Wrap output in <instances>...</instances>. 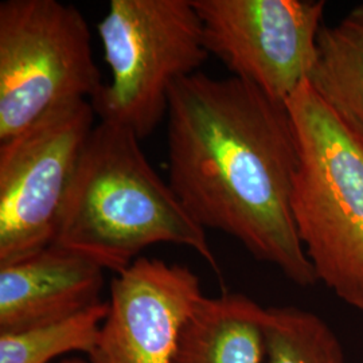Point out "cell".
Masks as SVG:
<instances>
[{
	"mask_svg": "<svg viewBox=\"0 0 363 363\" xmlns=\"http://www.w3.org/2000/svg\"><path fill=\"white\" fill-rule=\"evenodd\" d=\"M104 271L55 244L0 265V333L62 320L101 303Z\"/></svg>",
	"mask_w": 363,
	"mask_h": 363,
	"instance_id": "9c48e42d",
	"label": "cell"
},
{
	"mask_svg": "<svg viewBox=\"0 0 363 363\" xmlns=\"http://www.w3.org/2000/svg\"><path fill=\"white\" fill-rule=\"evenodd\" d=\"M308 84L363 143V4L337 25L322 27Z\"/></svg>",
	"mask_w": 363,
	"mask_h": 363,
	"instance_id": "8fae6325",
	"label": "cell"
},
{
	"mask_svg": "<svg viewBox=\"0 0 363 363\" xmlns=\"http://www.w3.org/2000/svg\"><path fill=\"white\" fill-rule=\"evenodd\" d=\"M264 363H346L335 331L298 307H265Z\"/></svg>",
	"mask_w": 363,
	"mask_h": 363,
	"instance_id": "7c38bea8",
	"label": "cell"
},
{
	"mask_svg": "<svg viewBox=\"0 0 363 363\" xmlns=\"http://www.w3.org/2000/svg\"><path fill=\"white\" fill-rule=\"evenodd\" d=\"M130 130L100 121L72 182L54 244L101 268L127 269L144 249L174 244L195 250L218 272L206 230L163 181Z\"/></svg>",
	"mask_w": 363,
	"mask_h": 363,
	"instance_id": "7a4b0ae2",
	"label": "cell"
},
{
	"mask_svg": "<svg viewBox=\"0 0 363 363\" xmlns=\"http://www.w3.org/2000/svg\"><path fill=\"white\" fill-rule=\"evenodd\" d=\"M208 54L233 77L286 104L306 84L323 27V0H193Z\"/></svg>",
	"mask_w": 363,
	"mask_h": 363,
	"instance_id": "52a82bcc",
	"label": "cell"
},
{
	"mask_svg": "<svg viewBox=\"0 0 363 363\" xmlns=\"http://www.w3.org/2000/svg\"><path fill=\"white\" fill-rule=\"evenodd\" d=\"M265 307L242 294L203 296L182 330L172 363H264Z\"/></svg>",
	"mask_w": 363,
	"mask_h": 363,
	"instance_id": "30bf717a",
	"label": "cell"
},
{
	"mask_svg": "<svg viewBox=\"0 0 363 363\" xmlns=\"http://www.w3.org/2000/svg\"><path fill=\"white\" fill-rule=\"evenodd\" d=\"M108 313V301L62 320L0 333V363H48L69 352H91Z\"/></svg>",
	"mask_w": 363,
	"mask_h": 363,
	"instance_id": "4fadbf2b",
	"label": "cell"
},
{
	"mask_svg": "<svg viewBox=\"0 0 363 363\" xmlns=\"http://www.w3.org/2000/svg\"><path fill=\"white\" fill-rule=\"evenodd\" d=\"M298 139L292 211L318 281L363 312V143L308 81L286 103Z\"/></svg>",
	"mask_w": 363,
	"mask_h": 363,
	"instance_id": "3957f363",
	"label": "cell"
},
{
	"mask_svg": "<svg viewBox=\"0 0 363 363\" xmlns=\"http://www.w3.org/2000/svg\"><path fill=\"white\" fill-rule=\"evenodd\" d=\"M97 31L111 81L91 106L142 140L167 116L174 84L210 55L201 18L193 0H111Z\"/></svg>",
	"mask_w": 363,
	"mask_h": 363,
	"instance_id": "277c9868",
	"label": "cell"
},
{
	"mask_svg": "<svg viewBox=\"0 0 363 363\" xmlns=\"http://www.w3.org/2000/svg\"><path fill=\"white\" fill-rule=\"evenodd\" d=\"M60 363H86V361L79 359V358H69V359H64L62 362Z\"/></svg>",
	"mask_w": 363,
	"mask_h": 363,
	"instance_id": "5bb4252c",
	"label": "cell"
},
{
	"mask_svg": "<svg viewBox=\"0 0 363 363\" xmlns=\"http://www.w3.org/2000/svg\"><path fill=\"white\" fill-rule=\"evenodd\" d=\"M94 118L81 101L0 143V265L54 244Z\"/></svg>",
	"mask_w": 363,
	"mask_h": 363,
	"instance_id": "8992f818",
	"label": "cell"
},
{
	"mask_svg": "<svg viewBox=\"0 0 363 363\" xmlns=\"http://www.w3.org/2000/svg\"><path fill=\"white\" fill-rule=\"evenodd\" d=\"M203 296L190 268L139 257L111 283L108 313L86 363H172Z\"/></svg>",
	"mask_w": 363,
	"mask_h": 363,
	"instance_id": "ba28073f",
	"label": "cell"
},
{
	"mask_svg": "<svg viewBox=\"0 0 363 363\" xmlns=\"http://www.w3.org/2000/svg\"><path fill=\"white\" fill-rule=\"evenodd\" d=\"M166 118L169 183L189 214L296 286L316 284L292 211L298 148L286 104L196 72L171 88Z\"/></svg>",
	"mask_w": 363,
	"mask_h": 363,
	"instance_id": "6da1fadb",
	"label": "cell"
},
{
	"mask_svg": "<svg viewBox=\"0 0 363 363\" xmlns=\"http://www.w3.org/2000/svg\"><path fill=\"white\" fill-rule=\"evenodd\" d=\"M103 85L89 26L76 6L0 3V143L54 111L91 101Z\"/></svg>",
	"mask_w": 363,
	"mask_h": 363,
	"instance_id": "5b68a950",
	"label": "cell"
}]
</instances>
